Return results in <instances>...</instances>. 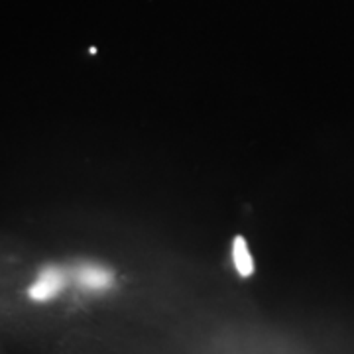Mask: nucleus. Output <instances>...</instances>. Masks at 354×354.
<instances>
[{"label":"nucleus","instance_id":"obj_3","mask_svg":"<svg viewBox=\"0 0 354 354\" xmlns=\"http://www.w3.org/2000/svg\"><path fill=\"white\" fill-rule=\"evenodd\" d=\"M232 262L242 278H250L254 274V258L242 236H236L232 242Z\"/></svg>","mask_w":354,"mask_h":354},{"label":"nucleus","instance_id":"obj_2","mask_svg":"<svg viewBox=\"0 0 354 354\" xmlns=\"http://www.w3.org/2000/svg\"><path fill=\"white\" fill-rule=\"evenodd\" d=\"M73 278L79 288L87 291H104L113 286V274L97 264H81L73 272Z\"/></svg>","mask_w":354,"mask_h":354},{"label":"nucleus","instance_id":"obj_1","mask_svg":"<svg viewBox=\"0 0 354 354\" xmlns=\"http://www.w3.org/2000/svg\"><path fill=\"white\" fill-rule=\"evenodd\" d=\"M65 283H67V276L64 270L55 266H48L39 272L38 278L30 286L28 297L32 301H50L64 291Z\"/></svg>","mask_w":354,"mask_h":354}]
</instances>
